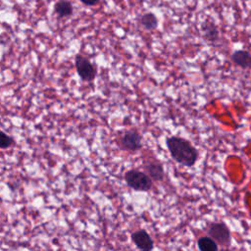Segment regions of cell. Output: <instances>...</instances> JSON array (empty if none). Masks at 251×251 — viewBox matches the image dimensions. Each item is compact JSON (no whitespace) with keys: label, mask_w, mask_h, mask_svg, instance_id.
<instances>
[{"label":"cell","mask_w":251,"mask_h":251,"mask_svg":"<svg viewBox=\"0 0 251 251\" xmlns=\"http://www.w3.org/2000/svg\"><path fill=\"white\" fill-rule=\"evenodd\" d=\"M202 31L204 37L210 42H216L219 39V29L217 25L211 22H206L205 24H203Z\"/></svg>","instance_id":"30bf717a"},{"label":"cell","mask_w":251,"mask_h":251,"mask_svg":"<svg viewBox=\"0 0 251 251\" xmlns=\"http://www.w3.org/2000/svg\"><path fill=\"white\" fill-rule=\"evenodd\" d=\"M54 11L60 18L70 17L74 11L73 4L69 0H59L54 6Z\"/></svg>","instance_id":"9c48e42d"},{"label":"cell","mask_w":251,"mask_h":251,"mask_svg":"<svg viewBox=\"0 0 251 251\" xmlns=\"http://www.w3.org/2000/svg\"><path fill=\"white\" fill-rule=\"evenodd\" d=\"M145 173L150 178L156 182L162 181L165 177V171L162 164L157 162H149L144 166Z\"/></svg>","instance_id":"ba28073f"},{"label":"cell","mask_w":251,"mask_h":251,"mask_svg":"<svg viewBox=\"0 0 251 251\" xmlns=\"http://www.w3.org/2000/svg\"><path fill=\"white\" fill-rule=\"evenodd\" d=\"M134 245L142 251H150L154 248V241L151 235L145 229H138L130 235Z\"/></svg>","instance_id":"8992f818"},{"label":"cell","mask_w":251,"mask_h":251,"mask_svg":"<svg viewBox=\"0 0 251 251\" xmlns=\"http://www.w3.org/2000/svg\"><path fill=\"white\" fill-rule=\"evenodd\" d=\"M166 145L172 158L182 166L192 167L199 158L198 150L183 137L176 135L167 137Z\"/></svg>","instance_id":"6da1fadb"},{"label":"cell","mask_w":251,"mask_h":251,"mask_svg":"<svg viewBox=\"0 0 251 251\" xmlns=\"http://www.w3.org/2000/svg\"><path fill=\"white\" fill-rule=\"evenodd\" d=\"M207 234L212 237L219 246L228 247L231 241V234L228 226L223 222H214L209 224L206 228Z\"/></svg>","instance_id":"3957f363"},{"label":"cell","mask_w":251,"mask_h":251,"mask_svg":"<svg viewBox=\"0 0 251 251\" xmlns=\"http://www.w3.org/2000/svg\"><path fill=\"white\" fill-rule=\"evenodd\" d=\"M14 143V140L11 136L7 135L3 131H0V149H6Z\"/></svg>","instance_id":"4fadbf2b"},{"label":"cell","mask_w":251,"mask_h":251,"mask_svg":"<svg viewBox=\"0 0 251 251\" xmlns=\"http://www.w3.org/2000/svg\"><path fill=\"white\" fill-rule=\"evenodd\" d=\"M231 61L241 69L251 68V53L246 50H235L230 55Z\"/></svg>","instance_id":"52a82bcc"},{"label":"cell","mask_w":251,"mask_h":251,"mask_svg":"<svg viewBox=\"0 0 251 251\" xmlns=\"http://www.w3.org/2000/svg\"><path fill=\"white\" fill-rule=\"evenodd\" d=\"M125 180L128 187L136 191H149L153 186L150 176L139 170H128L125 174Z\"/></svg>","instance_id":"7a4b0ae2"},{"label":"cell","mask_w":251,"mask_h":251,"mask_svg":"<svg viewBox=\"0 0 251 251\" xmlns=\"http://www.w3.org/2000/svg\"><path fill=\"white\" fill-rule=\"evenodd\" d=\"M197 247L201 251H217L219 249L218 243L209 235L199 237L197 240Z\"/></svg>","instance_id":"8fae6325"},{"label":"cell","mask_w":251,"mask_h":251,"mask_svg":"<svg viewBox=\"0 0 251 251\" xmlns=\"http://www.w3.org/2000/svg\"><path fill=\"white\" fill-rule=\"evenodd\" d=\"M140 25L147 30H153L158 26V19L153 13H145L139 19Z\"/></svg>","instance_id":"7c38bea8"},{"label":"cell","mask_w":251,"mask_h":251,"mask_svg":"<svg viewBox=\"0 0 251 251\" xmlns=\"http://www.w3.org/2000/svg\"><path fill=\"white\" fill-rule=\"evenodd\" d=\"M82 4L86 5V6H94L96 5L100 0H79Z\"/></svg>","instance_id":"5bb4252c"},{"label":"cell","mask_w":251,"mask_h":251,"mask_svg":"<svg viewBox=\"0 0 251 251\" xmlns=\"http://www.w3.org/2000/svg\"><path fill=\"white\" fill-rule=\"evenodd\" d=\"M75 69L82 80L91 81L96 76L95 67L86 57L82 55H77L75 57Z\"/></svg>","instance_id":"5b68a950"},{"label":"cell","mask_w":251,"mask_h":251,"mask_svg":"<svg viewBox=\"0 0 251 251\" xmlns=\"http://www.w3.org/2000/svg\"><path fill=\"white\" fill-rule=\"evenodd\" d=\"M120 147L127 152H136L142 147V136L135 129H128L119 139Z\"/></svg>","instance_id":"277c9868"}]
</instances>
